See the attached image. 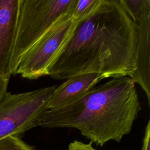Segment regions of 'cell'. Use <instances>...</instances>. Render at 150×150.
I'll list each match as a JSON object with an SVG mask.
<instances>
[{
  "mask_svg": "<svg viewBox=\"0 0 150 150\" xmlns=\"http://www.w3.org/2000/svg\"><path fill=\"white\" fill-rule=\"evenodd\" d=\"M104 77L98 73L81 74L66 79L52 93L46 104L47 110L64 107L92 88Z\"/></svg>",
  "mask_w": 150,
  "mask_h": 150,
  "instance_id": "ba28073f",
  "label": "cell"
},
{
  "mask_svg": "<svg viewBox=\"0 0 150 150\" xmlns=\"http://www.w3.org/2000/svg\"><path fill=\"white\" fill-rule=\"evenodd\" d=\"M67 150H97L95 149L92 143H84L83 142L74 140L70 142L68 146Z\"/></svg>",
  "mask_w": 150,
  "mask_h": 150,
  "instance_id": "8fae6325",
  "label": "cell"
},
{
  "mask_svg": "<svg viewBox=\"0 0 150 150\" xmlns=\"http://www.w3.org/2000/svg\"><path fill=\"white\" fill-rule=\"evenodd\" d=\"M76 0H20L15 39L11 62L15 76L23 55L57 21L71 12Z\"/></svg>",
  "mask_w": 150,
  "mask_h": 150,
  "instance_id": "3957f363",
  "label": "cell"
},
{
  "mask_svg": "<svg viewBox=\"0 0 150 150\" xmlns=\"http://www.w3.org/2000/svg\"><path fill=\"white\" fill-rule=\"evenodd\" d=\"M137 24V69L131 79L141 86L150 105V0H121Z\"/></svg>",
  "mask_w": 150,
  "mask_h": 150,
  "instance_id": "8992f818",
  "label": "cell"
},
{
  "mask_svg": "<svg viewBox=\"0 0 150 150\" xmlns=\"http://www.w3.org/2000/svg\"><path fill=\"white\" fill-rule=\"evenodd\" d=\"M0 150H36L19 137L9 136L0 140Z\"/></svg>",
  "mask_w": 150,
  "mask_h": 150,
  "instance_id": "30bf717a",
  "label": "cell"
},
{
  "mask_svg": "<svg viewBox=\"0 0 150 150\" xmlns=\"http://www.w3.org/2000/svg\"><path fill=\"white\" fill-rule=\"evenodd\" d=\"M140 111L131 77H113L64 107L46 111L38 126L77 129L91 143L102 146L110 141L119 142L128 134Z\"/></svg>",
  "mask_w": 150,
  "mask_h": 150,
  "instance_id": "7a4b0ae2",
  "label": "cell"
},
{
  "mask_svg": "<svg viewBox=\"0 0 150 150\" xmlns=\"http://www.w3.org/2000/svg\"><path fill=\"white\" fill-rule=\"evenodd\" d=\"M138 26L121 0H101L80 21L47 70L56 80L95 73L105 78L128 76L137 69Z\"/></svg>",
  "mask_w": 150,
  "mask_h": 150,
  "instance_id": "6da1fadb",
  "label": "cell"
},
{
  "mask_svg": "<svg viewBox=\"0 0 150 150\" xmlns=\"http://www.w3.org/2000/svg\"><path fill=\"white\" fill-rule=\"evenodd\" d=\"M101 0H76L73 10L76 20L81 21L91 14L100 5Z\"/></svg>",
  "mask_w": 150,
  "mask_h": 150,
  "instance_id": "9c48e42d",
  "label": "cell"
},
{
  "mask_svg": "<svg viewBox=\"0 0 150 150\" xmlns=\"http://www.w3.org/2000/svg\"><path fill=\"white\" fill-rule=\"evenodd\" d=\"M79 21L74 18L73 11L57 21L23 55L15 75L30 80L47 76L48 69L70 39Z\"/></svg>",
  "mask_w": 150,
  "mask_h": 150,
  "instance_id": "5b68a950",
  "label": "cell"
},
{
  "mask_svg": "<svg viewBox=\"0 0 150 150\" xmlns=\"http://www.w3.org/2000/svg\"><path fill=\"white\" fill-rule=\"evenodd\" d=\"M56 86L24 93L6 92L0 100V140L18 137L38 127V120L47 111L46 102Z\"/></svg>",
  "mask_w": 150,
  "mask_h": 150,
  "instance_id": "277c9868",
  "label": "cell"
},
{
  "mask_svg": "<svg viewBox=\"0 0 150 150\" xmlns=\"http://www.w3.org/2000/svg\"><path fill=\"white\" fill-rule=\"evenodd\" d=\"M141 150H150V121H148L145 127Z\"/></svg>",
  "mask_w": 150,
  "mask_h": 150,
  "instance_id": "7c38bea8",
  "label": "cell"
},
{
  "mask_svg": "<svg viewBox=\"0 0 150 150\" xmlns=\"http://www.w3.org/2000/svg\"><path fill=\"white\" fill-rule=\"evenodd\" d=\"M9 80L0 77V100L7 92Z\"/></svg>",
  "mask_w": 150,
  "mask_h": 150,
  "instance_id": "4fadbf2b",
  "label": "cell"
},
{
  "mask_svg": "<svg viewBox=\"0 0 150 150\" xmlns=\"http://www.w3.org/2000/svg\"><path fill=\"white\" fill-rule=\"evenodd\" d=\"M20 0H0V77L9 80Z\"/></svg>",
  "mask_w": 150,
  "mask_h": 150,
  "instance_id": "52a82bcc",
  "label": "cell"
}]
</instances>
